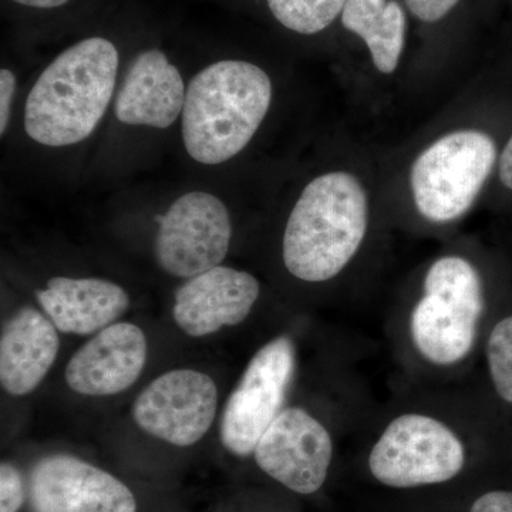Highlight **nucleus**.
Segmentation results:
<instances>
[{
    "instance_id": "1",
    "label": "nucleus",
    "mask_w": 512,
    "mask_h": 512,
    "mask_svg": "<svg viewBox=\"0 0 512 512\" xmlns=\"http://www.w3.org/2000/svg\"><path fill=\"white\" fill-rule=\"evenodd\" d=\"M119 52L103 37H90L64 50L30 90L26 134L36 143L66 147L92 136L117 82Z\"/></svg>"
},
{
    "instance_id": "2",
    "label": "nucleus",
    "mask_w": 512,
    "mask_h": 512,
    "mask_svg": "<svg viewBox=\"0 0 512 512\" xmlns=\"http://www.w3.org/2000/svg\"><path fill=\"white\" fill-rule=\"evenodd\" d=\"M369 204L355 175L333 171L303 190L289 215L282 256L289 274L326 282L352 261L366 237Z\"/></svg>"
},
{
    "instance_id": "3",
    "label": "nucleus",
    "mask_w": 512,
    "mask_h": 512,
    "mask_svg": "<svg viewBox=\"0 0 512 512\" xmlns=\"http://www.w3.org/2000/svg\"><path fill=\"white\" fill-rule=\"evenodd\" d=\"M271 100V79L261 67L242 60H222L205 67L185 94V150L201 164L231 160L255 136Z\"/></svg>"
},
{
    "instance_id": "4",
    "label": "nucleus",
    "mask_w": 512,
    "mask_h": 512,
    "mask_svg": "<svg viewBox=\"0 0 512 512\" xmlns=\"http://www.w3.org/2000/svg\"><path fill=\"white\" fill-rule=\"evenodd\" d=\"M483 312L477 269L461 256H443L430 266L412 313L414 346L434 365H456L473 349Z\"/></svg>"
},
{
    "instance_id": "5",
    "label": "nucleus",
    "mask_w": 512,
    "mask_h": 512,
    "mask_svg": "<svg viewBox=\"0 0 512 512\" xmlns=\"http://www.w3.org/2000/svg\"><path fill=\"white\" fill-rule=\"evenodd\" d=\"M497 150L476 130L447 134L421 153L412 168L414 204L431 222L457 220L474 204L493 171Z\"/></svg>"
},
{
    "instance_id": "6",
    "label": "nucleus",
    "mask_w": 512,
    "mask_h": 512,
    "mask_svg": "<svg viewBox=\"0 0 512 512\" xmlns=\"http://www.w3.org/2000/svg\"><path fill=\"white\" fill-rule=\"evenodd\" d=\"M466 464V450L453 430L430 416L396 417L370 451V473L393 488L453 480Z\"/></svg>"
},
{
    "instance_id": "7",
    "label": "nucleus",
    "mask_w": 512,
    "mask_h": 512,
    "mask_svg": "<svg viewBox=\"0 0 512 512\" xmlns=\"http://www.w3.org/2000/svg\"><path fill=\"white\" fill-rule=\"evenodd\" d=\"M295 373V348L281 336L262 346L248 363L221 417V443L238 457L254 454L269 424L282 412Z\"/></svg>"
},
{
    "instance_id": "8",
    "label": "nucleus",
    "mask_w": 512,
    "mask_h": 512,
    "mask_svg": "<svg viewBox=\"0 0 512 512\" xmlns=\"http://www.w3.org/2000/svg\"><path fill=\"white\" fill-rule=\"evenodd\" d=\"M160 222L154 255L165 274L194 278L220 266L232 238L231 217L220 198L192 191L178 198Z\"/></svg>"
},
{
    "instance_id": "9",
    "label": "nucleus",
    "mask_w": 512,
    "mask_h": 512,
    "mask_svg": "<svg viewBox=\"0 0 512 512\" xmlns=\"http://www.w3.org/2000/svg\"><path fill=\"white\" fill-rule=\"evenodd\" d=\"M218 410V387L211 376L177 369L153 380L137 397L134 421L150 436L177 447L198 443Z\"/></svg>"
},
{
    "instance_id": "10",
    "label": "nucleus",
    "mask_w": 512,
    "mask_h": 512,
    "mask_svg": "<svg viewBox=\"0 0 512 512\" xmlns=\"http://www.w3.org/2000/svg\"><path fill=\"white\" fill-rule=\"evenodd\" d=\"M256 464L286 488L313 494L328 478L333 441L326 427L299 407L282 410L262 434Z\"/></svg>"
},
{
    "instance_id": "11",
    "label": "nucleus",
    "mask_w": 512,
    "mask_h": 512,
    "mask_svg": "<svg viewBox=\"0 0 512 512\" xmlns=\"http://www.w3.org/2000/svg\"><path fill=\"white\" fill-rule=\"evenodd\" d=\"M29 500L32 512H137L136 498L119 478L66 454L37 461Z\"/></svg>"
},
{
    "instance_id": "12",
    "label": "nucleus",
    "mask_w": 512,
    "mask_h": 512,
    "mask_svg": "<svg viewBox=\"0 0 512 512\" xmlns=\"http://www.w3.org/2000/svg\"><path fill=\"white\" fill-rule=\"evenodd\" d=\"M146 360L143 330L133 323H113L74 353L64 379L73 392L83 396H113L137 382Z\"/></svg>"
},
{
    "instance_id": "13",
    "label": "nucleus",
    "mask_w": 512,
    "mask_h": 512,
    "mask_svg": "<svg viewBox=\"0 0 512 512\" xmlns=\"http://www.w3.org/2000/svg\"><path fill=\"white\" fill-rule=\"evenodd\" d=\"M258 298L259 282L255 276L228 266H215L188 279L178 289L174 320L187 335L202 338L244 322Z\"/></svg>"
},
{
    "instance_id": "14",
    "label": "nucleus",
    "mask_w": 512,
    "mask_h": 512,
    "mask_svg": "<svg viewBox=\"0 0 512 512\" xmlns=\"http://www.w3.org/2000/svg\"><path fill=\"white\" fill-rule=\"evenodd\" d=\"M185 94L177 67L163 52L151 49L138 55L128 69L114 111L121 123L163 130L183 114Z\"/></svg>"
},
{
    "instance_id": "15",
    "label": "nucleus",
    "mask_w": 512,
    "mask_h": 512,
    "mask_svg": "<svg viewBox=\"0 0 512 512\" xmlns=\"http://www.w3.org/2000/svg\"><path fill=\"white\" fill-rule=\"evenodd\" d=\"M36 296L57 330L69 335L99 333L130 306V298L120 285L99 278L56 276Z\"/></svg>"
},
{
    "instance_id": "16",
    "label": "nucleus",
    "mask_w": 512,
    "mask_h": 512,
    "mask_svg": "<svg viewBox=\"0 0 512 512\" xmlns=\"http://www.w3.org/2000/svg\"><path fill=\"white\" fill-rule=\"evenodd\" d=\"M60 339L52 320L35 308L16 312L0 339V383L12 396H25L40 386L55 365Z\"/></svg>"
},
{
    "instance_id": "17",
    "label": "nucleus",
    "mask_w": 512,
    "mask_h": 512,
    "mask_svg": "<svg viewBox=\"0 0 512 512\" xmlns=\"http://www.w3.org/2000/svg\"><path fill=\"white\" fill-rule=\"evenodd\" d=\"M342 23L365 40L379 72L393 73L406 39V16L394 0H346Z\"/></svg>"
},
{
    "instance_id": "18",
    "label": "nucleus",
    "mask_w": 512,
    "mask_h": 512,
    "mask_svg": "<svg viewBox=\"0 0 512 512\" xmlns=\"http://www.w3.org/2000/svg\"><path fill=\"white\" fill-rule=\"evenodd\" d=\"M346 0H268L272 15L281 25L302 35H315L332 25Z\"/></svg>"
},
{
    "instance_id": "19",
    "label": "nucleus",
    "mask_w": 512,
    "mask_h": 512,
    "mask_svg": "<svg viewBox=\"0 0 512 512\" xmlns=\"http://www.w3.org/2000/svg\"><path fill=\"white\" fill-rule=\"evenodd\" d=\"M487 359L498 396L512 404V316L494 326L488 338Z\"/></svg>"
},
{
    "instance_id": "20",
    "label": "nucleus",
    "mask_w": 512,
    "mask_h": 512,
    "mask_svg": "<svg viewBox=\"0 0 512 512\" xmlns=\"http://www.w3.org/2000/svg\"><path fill=\"white\" fill-rule=\"evenodd\" d=\"M25 501V485L18 468L10 463L0 466V512H18Z\"/></svg>"
},
{
    "instance_id": "21",
    "label": "nucleus",
    "mask_w": 512,
    "mask_h": 512,
    "mask_svg": "<svg viewBox=\"0 0 512 512\" xmlns=\"http://www.w3.org/2000/svg\"><path fill=\"white\" fill-rule=\"evenodd\" d=\"M460 0H406L410 12L421 22H437L443 19Z\"/></svg>"
},
{
    "instance_id": "22",
    "label": "nucleus",
    "mask_w": 512,
    "mask_h": 512,
    "mask_svg": "<svg viewBox=\"0 0 512 512\" xmlns=\"http://www.w3.org/2000/svg\"><path fill=\"white\" fill-rule=\"evenodd\" d=\"M16 90L15 74L8 69L0 70V134H5L10 119V106Z\"/></svg>"
},
{
    "instance_id": "23",
    "label": "nucleus",
    "mask_w": 512,
    "mask_h": 512,
    "mask_svg": "<svg viewBox=\"0 0 512 512\" xmlns=\"http://www.w3.org/2000/svg\"><path fill=\"white\" fill-rule=\"evenodd\" d=\"M470 512H512L511 491H491L474 501Z\"/></svg>"
},
{
    "instance_id": "24",
    "label": "nucleus",
    "mask_w": 512,
    "mask_h": 512,
    "mask_svg": "<svg viewBox=\"0 0 512 512\" xmlns=\"http://www.w3.org/2000/svg\"><path fill=\"white\" fill-rule=\"evenodd\" d=\"M500 178L505 187L512 190V137L500 158Z\"/></svg>"
},
{
    "instance_id": "25",
    "label": "nucleus",
    "mask_w": 512,
    "mask_h": 512,
    "mask_svg": "<svg viewBox=\"0 0 512 512\" xmlns=\"http://www.w3.org/2000/svg\"><path fill=\"white\" fill-rule=\"evenodd\" d=\"M20 5L30 6V8L53 9L66 5L69 0H13Z\"/></svg>"
}]
</instances>
